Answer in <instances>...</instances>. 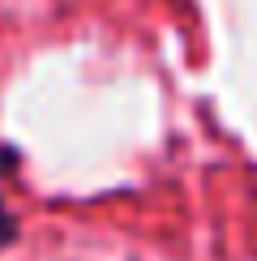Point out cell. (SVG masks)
Wrapping results in <instances>:
<instances>
[{
    "mask_svg": "<svg viewBox=\"0 0 257 261\" xmlns=\"http://www.w3.org/2000/svg\"><path fill=\"white\" fill-rule=\"evenodd\" d=\"M13 236H17V223H13V214L5 210V201H0V248L13 240Z\"/></svg>",
    "mask_w": 257,
    "mask_h": 261,
    "instance_id": "obj_1",
    "label": "cell"
}]
</instances>
